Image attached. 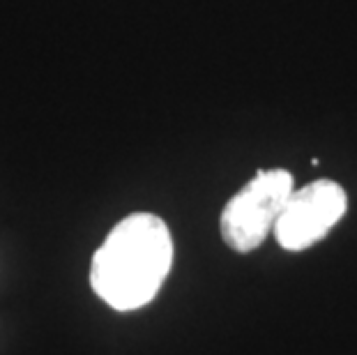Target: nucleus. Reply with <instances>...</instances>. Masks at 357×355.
Segmentation results:
<instances>
[{
  "mask_svg": "<svg viewBox=\"0 0 357 355\" xmlns=\"http://www.w3.org/2000/svg\"><path fill=\"white\" fill-rule=\"evenodd\" d=\"M346 208V192L334 180H314L293 190L275 226L277 243L288 252L314 247L341 222Z\"/></svg>",
  "mask_w": 357,
  "mask_h": 355,
  "instance_id": "7ed1b4c3",
  "label": "nucleus"
},
{
  "mask_svg": "<svg viewBox=\"0 0 357 355\" xmlns=\"http://www.w3.org/2000/svg\"><path fill=\"white\" fill-rule=\"evenodd\" d=\"M173 266V238L162 217L134 213L113 226L90 266L93 291L118 312L153 302Z\"/></svg>",
  "mask_w": 357,
  "mask_h": 355,
  "instance_id": "f257e3e1",
  "label": "nucleus"
},
{
  "mask_svg": "<svg viewBox=\"0 0 357 355\" xmlns=\"http://www.w3.org/2000/svg\"><path fill=\"white\" fill-rule=\"evenodd\" d=\"M293 190V176L286 169L258 171L222 210L224 243L240 254L261 247L275 231Z\"/></svg>",
  "mask_w": 357,
  "mask_h": 355,
  "instance_id": "f03ea898",
  "label": "nucleus"
}]
</instances>
